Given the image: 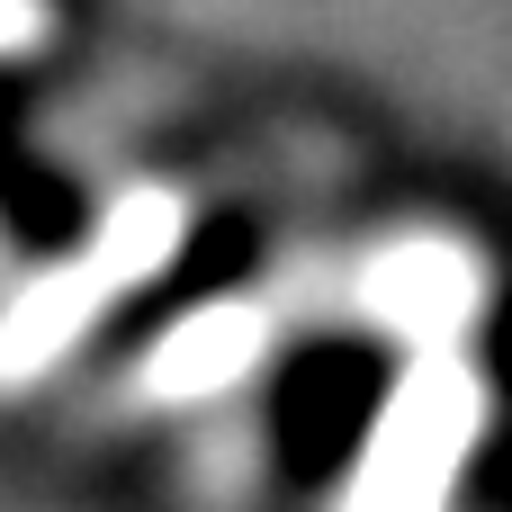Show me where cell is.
<instances>
[{"instance_id": "obj_1", "label": "cell", "mask_w": 512, "mask_h": 512, "mask_svg": "<svg viewBox=\"0 0 512 512\" xmlns=\"http://www.w3.org/2000/svg\"><path fill=\"white\" fill-rule=\"evenodd\" d=\"M477 405H486V396H477V369H468L459 351L414 360L396 414H387L378 441H369L360 504H369V512H432V495H441V486L459 477V459H468Z\"/></svg>"}, {"instance_id": "obj_2", "label": "cell", "mask_w": 512, "mask_h": 512, "mask_svg": "<svg viewBox=\"0 0 512 512\" xmlns=\"http://www.w3.org/2000/svg\"><path fill=\"white\" fill-rule=\"evenodd\" d=\"M369 306H378L387 324H405V333L450 342V333L468 324V306H477V261H468L459 243H441V234L387 243L378 270H369Z\"/></svg>"}]
</instances>
